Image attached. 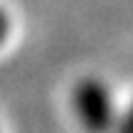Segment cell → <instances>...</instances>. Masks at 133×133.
<instances>
[{
  "instance_id": "6da1fadb",
  "label": "cell",
  "mask_w": 133,
  "mask_h": 133,
  "mask_svg": "<svg viewBox=\"0 0 133 133\" xmlns=\"http://www.w3.org/2000/svg\"><path fill=\"white\" fill-rule=\"evenodd\" d=\"M73 111L85 133H111L116 126V103L101 78H83L73 88Z\"/></svg>"
},
{
  "instance_id": "7a4b0ae2",
  "label": "cell",
  "mask_w": 133,
  "mask_h": 133,
  "mask_svg": "<svg viewBox=\"0 0 133 133\" xmlns=\"http://www.w3.org/2000/svg\"><path fill=\"white\" fill-rule=\"evenodd\" d=\"M111 133H133V101L128 103V108L121 116H116V126Z\"/></svg>"
},
{
  "instance_id": "3957f363",
  "label": "cell",
  "mask_w": 133,
  "mask_h": 133,
  "mask_svg": "<svg viewBox=\"0 0 133 133\" xmlns=\"http://www.w3.org/2000/svg\"><path fill=\"white\" fill-rule=\"evenodd\" d=\"M8 30H10V18H8V13L0 8V43L8 38Z\"/></svg>"
}]
</instances>
